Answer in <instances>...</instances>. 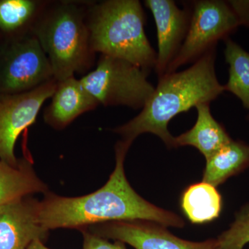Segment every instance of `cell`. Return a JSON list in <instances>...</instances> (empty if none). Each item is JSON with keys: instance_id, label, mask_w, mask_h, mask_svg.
<instances>
[{"instance_id": "cell-1", "label": "cell", "mask_w": 249, "mask_h": 249, "mask_svg": "<svg viewBox=\"0 0 249 249\" xmlns=\"http://www.w3.org/2000/svg\"><path fill=\"white\" fill-rule=\"evenodd\" d=\"M132 142L121 140L115 147L116 165L107 183L86 196L67 197L45 193L39 201L40 222L48 231L76 229L119 221L146 220L165 227L183 228L179 215L158 207L139 196L125 176L124 161Z\"/></svg>"}, {"instance_id": "cell-15", "label": "cell", "mask_w": 249, "mask_h": 249, "mask_svg": "<svg viewBox=\"0 0 249 249\" xmlns=\"http://www.w3.org/2000/svg\"><path fill=\"white\" fill-rule=\"evenodd\" d=\"M48 192L47 185L36 175L30 160H20L17 166L0 160V206L36 193Z\"/></svg>"}, {"instance_id": "cell-3", "label": "cell", "mask_w": 249, "mask_h": 249, "mask_svg": "<svg viewBox=\"0 0 249 249\" xmlns=\"http://www.w3.org/2000/svg\"><path fill=\"white\" fill-rule=\"evenodd\" d=\"M89 1H49L33 34L47 55L56 81L85 73L95 63L88 26Z\"/></svg>"}, {"instance_id": "cell-11", "label": "cell", "mask_w": 249, "mask_h": 249, "mask_svg": "<svg viewBox=\"0 0 249 249\" xmlns=\"http://www.w3.org/2000/svg\"><path fill=\"white\" fill-rule=\"evenodd\" d=\"M38 206L29 196L0 206V249H27L34 241L45 242L49 231L39 220Z\"/></svg>"}, {"instance_id": "cell-14", "label": "cell", "mask_w": 249, "mask_h": 249, "mask_svg": "<svg viewBox=\"0 0 249 249\" xmlns=\"http://www.w3.org/2000/svg\"><path fill=\"white\" fill-rule=\"evenodd\" d=\"M49 1L0 0V39L3 43L33 34Z\"/></svg>"}, {"instance_id": "cell-4", "label": "cell", "mask_w": 249, "mask_h": 249, "mask_svg": "<svg viewBox=\"0 0 249 249\" xmlns=\"http://www.w3.org/2000/svg\"><path fill=\"white\" fill-rule=\"evenodd\" d=\"M145 22L138 0L91 1L88 14L91 49L147 71L155 70L157 53L147 39Z\"/></svg>"}, {"instance_id": "cell-21", "label": "cell", "mask_w": 249, "mask_h": 249, "mask_svg": "<svg viewBox=\"0 0 249 249\" xmlns=\"http://www.w3.org/2000/svg\"><path fill=\"white\" fill-rule=\"evenodd\" d=\"M240 22V26L249 27V1H228Z\"/></svg>"}, {"instance_id": "cell-20", "label": "cell", "mask_w": 249, "mask_h": 249, "mask_svg": "<svg viewBox=\"0 0 249 249\" xmlns=\"http://www.w3.org/2000/svg\"><path fill=\"white\" fill-rule=\"evenodd\" d=\"M83 235V249H127L125 244L120 241L109 242L107 239L91 233L87 230L82 231Z\"/></svg>"}, {"instance_id": "cell-16", "label": "cell", "mask_w": 249, "mask_h": 249, "mask_svg": "<svg viewBox=\"0 0 249 249\" xmlns=\"http://www.w3.org/2000/svg\"><path fill=\"white\" fill-rule=\"evenodd\" d=\"M249 168V145L231 141L206 160L202 181L218 187Z\"/></svg>"}, {"instance_id": "cell-6", "label": "cell", "mask_w": 249, "mask_h": 249, "mask_svg": "<svg viewBox=\"0 0 249 249\" xmlns=\"http://www.w3.org/2000/svg\"><path fill=\"white\" fill-rule=\"evenodd\" d=\"M191 18L188 34L178 55L165 74L177 71L186 64L194 63L206 52L217 47L240 26L228 1L199 0L190 3Z\"/></svg>"}, {"instance_id": "cell-9", "label": "cell", "mask_w": 249, "mask_h": 249, "mask_svg": "<svg viewBox=\"0 0 249 249\" xmlns=\"http://www.w3.org/2000/svg\"><path fill=\"white\" fill-rule=\"evenodd\" d=\"M85 230L107 240L120 241L135 249H221L217 238L203 242L183 240L164 226L150 221L106 222Z\"/></svg>"}, {"instance_id": "cell-22", "label": "cell", "mask_w": 249, "mask_h": 249, "mask_svg": "<svg viewBox=\"0 0 249 249\" xmlns=\"http://www.w3.org/2000/svg\"><path fill=\"white\" fill-rule=\"evenodd\" d=\"M27 249H50L44 245V242L40 240H36L33 242L28 247Z\"/></svg>"}, {"instance_id": "cell-2", "label": "cell", "mask_w": 249, "mask_h": 249, "mask_svg": "<svg viewBox=\"0 0 249 249\" xmlns=\"http://www.w3.org/2000/svg\"><path fill=\"white\" fill-rule=\"evenodd\" d=\"M215 60L214 48L186 70L160 77L138 115L113 131L131 142L141 134H153L168 148H174L175 137L168 128L170 121L197 105L211 103L225 91L216 76Z\"/></svg>"}, {"instance_id": "cell-5", "label": "cell", "mask_w": 249, "mask_h": 249, "mask_svg": "<svg viewBox=\"0 0 249 249\" xmlns=\"http://www.w3.org/2000/svg\"><path fill=\"white\" fill-rule=\"evenodd\" d=\"M150 72L122 59L101 55L95 69L80 80L99 105L138 109L155 91L147 80Z\"/></svg>"}, {"instance_id": "cell-18", "label": "cell", "mask_w": 249, "mask_h": 249, "mask_svg": "<svg viewBox=\"0 0 249 249\" xmlns=\"http://www.w3.org/2000/svg\"><path fill=\"white\" fill-rule=\"evenodd\" d=\"M224 42V55L229 65V78L224 89L233 93L249 109V53L229 37Z\"/></svg>"}, {"instance_id": "cell-8", "label": "cell", "mask_w": 249, "mask_h": 249, "mask_svg": "<svg viewBox=\"0 0 249 249\" xmlns=\"http://www.w3.org/2000/svg\"><path fill=\"white\" fill-rule=\"evenodd\" d=\"M57 81L14 94H0V160L17 166L15 155L18 137L36 122L44 103L53 96Z\"/></svg>"}, {"instance_id": "cell-10", "label": "cell", "mask_w": 249, "mask_h": 249, "mask_svg": "<svg viewBox=\"0 0 249 249\" xmlns=\"http://www.w3.org/2000/svg\"><path fill=\"white\" fill-rule=\"evenodd\" d=\"M144 4L151 11L157 27L158 53L155 70L160 78L166 73L186 38L191 22V4L187 3L183 9L173 0H145Z\"/></svg>"}, {"instance_id": "cell-24", "label": "cell", "mask_w": 249, "mask_h": 249, "mask_svg": "<svg viewBox=\"0 0 249 249\" xmlns=\"http://www.w3.org/2000/svg\"><path fill=\"white\" fill-rule=\"evenodd\" d=\"M248 119H249V115L248 116Z\"/></svg>"}, {"instance_id": "cell-17", "label": "cell", "mask_w": 249, "mask_h": 249, "mask_svg": "<svg viewBox=\"0 0 249 249\" xmlns=\"http://www.w3.org/2000/svg\"><path fill=\"white\" fill-rule=\"evenodd\" d=\"M180 206L187 219L194 224L215 220L223 208L222 196L217 187L206 181L187 187L180 199Z\"/></svg>"}, {"instance_id": "cell-19", "label": "cell", "mask_w": 249, "mask_h": 249, "mask_svg": "<svg viewBox=\"0 0 249 249\" xmlns=\"http://www.w3.org/2000/svg\"><path fill=\"white\" fill-rule=\"evenodd\" d=\"M217 240L221 249H243L249 243V202L236 212L233 222Z\"/></svg>"}, {"instance_id": "cell-12", "label": "cell", "mask_w": 249, "mask_h": 249, "mask_svg": "<svg viewBox=\"0 0 249 249\" xmlns=\"http://www.w3.org/2000/svg\"><path fill=\"white\" fill-rule=\"evenodd\" d=\"M52 101L44 113V120L57 130L65 129L78 116L93 110L99 103L75 76L57 81Z\"/></svg>"}, {"instance_id": "cell-7", "label": "cell", "mask_w": 249, "mask_h": 249, "mask_svg": "<svg viewBox=\"0 0 249 249\" xmlns=\"http://www.w3.org/2000/svg\"><path fill=\"white\" fill-rule=\"evenodd\" d=\"M52 79L50 62L34 34L0 46V94L26 92Z\"/></svg>"}, {"instance_id": "cell-13", "label": "cell", "mask_w": 249, "mask_h": 249, "mask_svg": "<svg viewBox=\"0 0 249 249\" xmlns=\"http://www.w3.org/2000/svg\"><path fill=\"white\" fill-rule=\"evenodd\" d=\"M197 119L189 130L174 139V146L196 147L205 159L222 148L232 140L225 127L213 116L210 103H204L196 107Z\"/></svg>"}, {"instance_id": "cell-23", "label": "cell", "mask_w": 249, "mask_h": 249, "mask_svg": "<svg viewBox=\"0 0 249 249\" xmlns=\"http://www.w3.org/2000/svg\"><path fill=\"white\" fill-rule=\"evenodd\" d=\"M3 44V42H2V41L1 40V39H0V46H1V45H2Z\"/></svg>"}]
</instances>
